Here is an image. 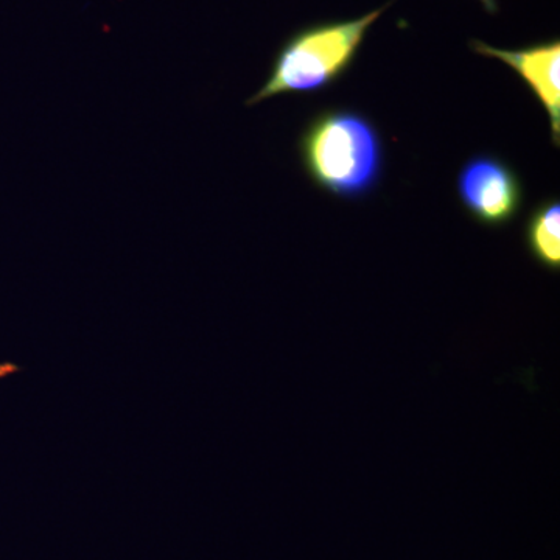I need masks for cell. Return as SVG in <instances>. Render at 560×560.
Returning a JSON list of instances; mask_svg holds the SVG:
<instances>
[{"label": "cell", "mask_w": 560, "mask_h": 560, "mask_svg": "<svg viewBox=\"0 0 560 560\" xmlns=\"http://www.w3.org/2000/svg\"><path fill=\"white\" fill-rule=\"evenodd\" d=\"M20 370L21 368L13 363L0 364V381H2V378L10 377V375L16 374Z\"/></svg>", "instance_id": "6"}, {"label": "cell", "mask_w": 560, "mask_h": 560, "mask_svg": "<svg viewBox=\"0 0 560 560\" xmlns=\"http://www.w3.org/2000/svg\"><path fill=\"white\" fill-rule=\"evenodd\" d=\"M298 150L312 183L334 197L360 200L381 184L385 167L382 136L359 110H320L302 131Z\"/></svg>", "instance_id": "1"}, {"label": "cell", "mask_w": 560, "mask_h": 560, "mask_svg": "<svg viewBox=\"0 0 560 560\" xmlns=\"http://www.w3.org/2000/svg\"><path fill=\"white\" fill-rule=\"evenodd\" d=\"M471 50L486 58H495L510 66L534 92L547 110L551 138L556 149L560 145V43L559 39L537 43L522 49H499L482 40H471Z\"/></svg>", "instance_id": "4"}, {"label": "cell", "mask_w": 560, "mask_h": 560, "mask_svg": "<svg viewBox=\"0 0 560 560\" xmlns=\"http://www.w3.org/2000/svg\"><path fill=\"white\" fill-rule=\"evenodd\" d=\"M525 243L530 257L547 268L560 270V202L555 198L540 201L530 210L525 224Z\"/></svg>", "instance_id": "5"}, {"label": "cell", "mask_w": 560, "mask_h": 560, "mask_svg": "<svg viewBox=\"0 0 560 560\" xmlns=\"http://www.w3.org/2000/svg\"><path fill=\"white\" fill-rule=\"evenodd\" d=\"M481 3L482 9L488 11L489 14H495L499 11V3L497 0H478Z\"/></svg>", "instance_id": "7"}, {"label": "cell", "mask_w": 560, "mask_h": 560, "mask_svg": "<svg viewBox=\"0 0 560 560\" xmlns=\"http://www.w3.org/2000/svg\"><path fill=\"white\" fill-rule=\"evenodd\" d=\"M393 2L360 18L318 22L293 33L276 54L267 81L246 105L283 94H315L337 83L355 61L372 25Z\"/></svg>", "instance_id": "2"}, {"label": "cell", "mask_w": 560, "mask_h": 560, "mask_svg": "<svg viewBox=\"0 0 560 560\" xmlns=\"http://www.w3.org/2000/svg\"><path fill=\"white\" fill-rule=\"evenodd\" d=\"M456 194L471 219L495 230L512 223L525 202L521 176L493 154H477L460 167Z\"/></svg>", "instance_id": "3"}]
</instances>
